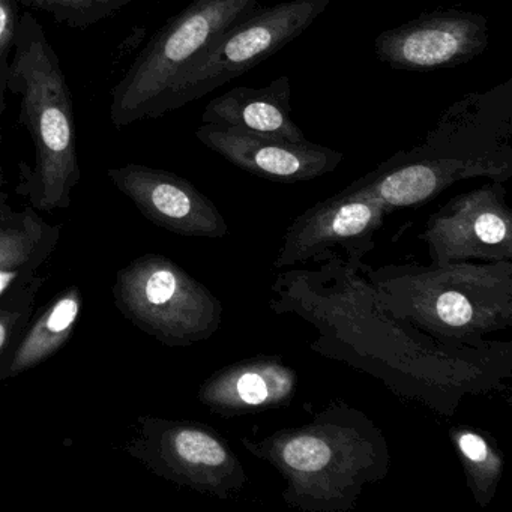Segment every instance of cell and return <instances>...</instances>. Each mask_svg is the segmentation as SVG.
Returning a JSON list of instances; mask_svg holds the SVG:
<instances>
[{"instance_id":"obj_1","label":"cell","mask_w":512,"mask_h":512,"mask_svg":"<svg viewBox=\"0 0 512 512\" xmlns=\"http://www.w3.org/2000/svg\"><path fill=\"white\" fill-rule=\"evenodd\" d=\"M316 269L278 272L269 308L316 329L310 349L379 380L392 394L451 418L467 397L493 394L512 379V343H442L383 310L362 265L325 251Z\"/></svg>"},{"instance_id":"obj_2","label":"cell","mask_w":512,"mask_h":512,"mask_svg":"<svg viewBox=\"0 0 512 512\" xmlns=\"http://www.w3.org/2000/svg\"><path fill=\"white\" fill-rule=\"evenodd\" d=\"M512 176V79L455 101L421 143L383 161L346 187L370 194L386 212L419 208L457 182Z\"/></svg>"},{"instance_id":"obj_3","label":"cell","mask_w":512,"mask_h":512,"mask_svg":"<svg viewBox=\"0 0 512 512\" xmlns=\"http://www.w3.org/2000/svg\"><path fill=\"white\" fill-rule=\"evenodd\" d=\"M241 445L278 470L286 481L284 503L304 512L353 511L364 488L383 481L392 467L382 428L343 400L298 427L241 437Z\"/></svg>"},{"instance_id":"obj_4","label":"cell","mask_w":512,"mask_h":512,"mask_svg":"<svg viewBox=\"0 0 512 512\" xmlns=\"http://www.w3.org/2000/svg\"><path fill=\"white\" fill-rule=\"evenodd\" d=\"M383 310L430 337L488 347L487 335L512 326V262L364 265Z\"/></svg>"},{"instance_id":"obj_5","label":"cell","mask_w":512,"mask_h":512,"mask_svg":"<svg viewBox=\"0 0 512 512\" xmlns=\"http://www.w3.org/2000/svg\"><path fill=\"white\" fill-rule=\"evenodd\" d=\"M11 53L7 89L20 97V122L35 151L34 163L20 164L17 194L37 212L68 209L82 179L73 100L58 55L34 14H20Z\"/></svg>"},{"instance_id":"obj_6","label":"cell","mask_w":512,"mask_h":512,"mask_svg":"<svg viewBox=\"0 0 512 512\" xmlns=\"http://www.w3.org/2000/svg\"><path fill=\"white\" fill-rule=\"evenodd\" d=\"M260 0H193L170 19L115 86L110 121L116 128L149 119L176 79Z\"/></svg>"},{"instance_id":"obj_7","label":"cell","mask_w":512,"mask_h":512,"mask_svg":"<svg viewBox=\"0 0 512 512\" xmlns=\"http://www.w3.org/2000/svg\"><path fill=\"white\" fill-rule=\"evenodd\" d=\"M112 293L122 316L164 346L202 343L223 322L220 299L160 254H145L119 269Z\"/></svg>"},{"instance_id":"obj_8","label":"cell","mask_w":512,"mask_h":512,"mask_svg":"<svg viewBox=\"0 0 512 512\" xmlns=\"http://www.w3.org/2000/svg\"><path fill=\"white\" fill-rule=\"evenodd\" d=\"M332 0H287L257 7L227 29L160 98L149 119L175 112L244 76L301 37Z\"/></svg>"},{"instance_id":"obj_9","label":"cell","mask_w":512,"mask_h":512,"mask_svg":"<svg viewBox=\"0 0 512 512\" xmlns=\"http://www.w3.org/2000/svg\"><path fill=\"white\" fill-rule=\"evenodd\" d=\"M128 451L155 475L221 500L238 497L250 479L229 440L203 422L140 416Z\"/></svg>"},{"instance_id":"obj_10","label":"cell","mask_w":512,"mask_h":512,"mask_svg":"<svg viewBox=\"0 0 512 512\" xmlns=\"http://www.w3.org/2000/svg\"><path fill=\"white\" fill-rule=\"evenodd\" d=\"M434 265L512 262V211L503 182L490 181L449 199L418 235Z\"/></svg>"},{"instance_id":"obj_11","label":"cell","mask_w":512,"mask_h":512,"mask_svg":"<svg viewBox=\"0 0 512 512\" xmlns=\"http://www.w3.org/2000/svg\"><path fill=\"white\" fill-rule=\"evenodd\" d=\"M385 206L361 191L341 190L302 212L287 227L274 271L313 262L325 251H343L349 262L362 265L376 248V233L385 224Z\"/></svg>"},{"instance_id":"obj_12","label":"cell","mask_w":512,"mask_h":512,"mask_svg":"<svg viewBox=\"0 0 512 512\" xmlns=\"http://www.w3.org/2000/svg\"><path fill=\"white\" fill-rule=\"evenodd\" d=\"M488 44L484 16L437 10L377 35L374 52L394 70L430 73L467 64L482 55Z\"/></svg>"},{"instance_id":"obj_13","label":"cell","mask_w":512,"mask_h":512,"mask_svg":"<svg viewBox=\"0 0 512 512\" xmlns=\"http://www.w3.org/2000/svg\"><path fill=\"white\" fill-rule=\"evenodd\" d=\"M107 175L143 217L167 232L208 239L229 235L220 209L182 176L143 164L113 167Z\"/></svg>"},{"instance_id":"obj_14","label":"cell","mask_w":512,"mask_h":512,"mask_svg":"<svg viewBox=\"0 0 512 512\" xmlns=\"http://www.w3.org/2000/svg\"><path fill=\"white\" fill-rule=\"evenodd\" d=\"M197 140L257 178L281 184L313 181L334 172L344 155L317 143H293L227 125L202 124Z\"/></svg>"},{"instance_id":"obj_15","label":"cell","mask_w":512,"mask_h":512,"mask_svg":"<svg viewBox=\"0 0 512 512\" xmlns=\"http://www.w3.org/2000/svg\"><path fill=\"white\" fill-rule=\"evenodd\" d=\"M298 388V373L281 356L256 355L215 371L197 397L212 413L230 419L283 409Z\"/></svg>"},{"instance_id":"obj_16","label":"cell","mask_w":512,"mask_h":512,"mask_svg":"<svg viewBox=\"0 0 512 512\" xmlns=\"http://www.w3.org/2000/svg\"><path fill=\"white\" fill-rule=\"evenodd\" d=\"M290 80L278 77L265 88L238 86L209 101L202 124L227 125L287 142H307L292 119Z\"/></svg>"},{"instance_id":"obj_17","label":"cell","mask_w":512,"mask_h":512,"mask_svg":"<svg viewBox=\"0 0 512 512\" xmlns=\"http://www.w3.org/2000/svg\"><path fill=\"white\" fill-rule=\"evenodd\" d=\"M59 233L61 227L50 226L32 208L0 215V283L31 280L29 274L52 254Z\"/></svg>"},{"instance_id":"obj_18","label":"cell","mask_w":512,"mask_h":512,"mask_svg":"<svg viewBox=\"0 0 512 512\" xmlns=\"http://www.w3.org/2000/svg\"><path fill=\"white\" fill-rule=\"evenodd\" d=\"M82 307L83 295L79 287L70 286L59 293L26 331L4 379L31 370L62 349L74 334Z\"/></svg>"},{"instance_id":"obj_19","label":"cell","mask_w":512,"mask_h":512,"mask_svg":"<svg viewBox=\"0 0 512 512\" xmlns=\"http://www.w3.org/2000/svg\"><path fill=\"white\" fill-rule=\"evenodd\" d=\"M449 440L460 460L473 500L487 508L505 472V454L488 431L467 424L452 425Z\"/></svg>"},{"instance_id":"obj_20","label":"cell","mask_w":512,"mask_h":512,"mask_svg":"<svg viewBox=\"0 0 512 512\" xmlns=\"http://www.w3.org/2000/svg\"><path fill=\"white\" fill-rule=\"evenodd\" d=\"M29 10L43 11L61 25L83 29L113 16L131 0H20Z\"/></svg>"},{"instance_id":"obj_21","label":"cell","mask_w":512,"mask_h":512,"mask_svg":"<svg viewBox=\"0 0 512 512\" xmlns=\"http://www.w3.org/2000/svg\"><path fill=\"white\" fill-rule=\"evenodd\" d=\"M43 283V278H31L23 284L22 289L13 290L8 298L0 301V356L10 346L20 325L32 313L35 293Z\"/></svg>"},{"instance_id":"obj_22","label":"cell","mask_w":512,"mask_h":512,"mask_svg":"<svg viewBox=\"0 0 512 512\" xmlns=\"http://www.w3.org/2000/svg\"><path fill=\"white\" fill-rule=\"evenodd\" d=\"M19 19L16 0H0V62L8 61Z\"/></svg>"},{"instance_id":"obj_23","label":"cell","mask_w":512,"mask_h":512,"mask_svg":"<svg viewBox=\"0 0 512 512\" xmlns=\"http://www.w3.org/2000/svg\"><path fill=\"white\" fill-rule=\"evenodd\" d=\"M7 71L8 61L0 62V116L4 113L5 109V91H7ZM0 148H2V124H0ZM7 193H5L4 173L0 167V215L10 211V206L7 203Z\"/></svg>"}]
</instances>
